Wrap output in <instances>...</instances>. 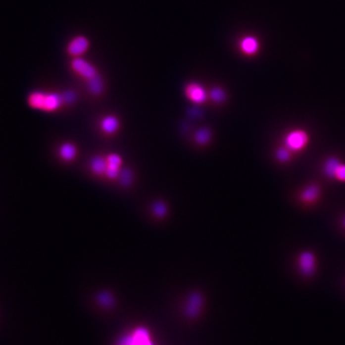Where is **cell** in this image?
<instances>
[{
  "mask_svg": "<svg viewBox=\"0 0 345 345\" xmlns=\"http://www.w3.org/2000/svg\"><path fill=\"white\" fill-rule=\"evenodd\" d=\"M27 103L31 108L45 112H54L60 109L64 104L63 96L56 92L34 91L27 98Z\"/></svg>",
  "mask_w": 345,
  "mask_h": 345,
  "instance_id": "obj_1",
  "label": "cell"
},
{
  "mask_svg": "<svg viewBox=\"0 0 345 345\" xmlns=\"http://www.w3.org/2000/svg\"><path fill=\"white\" fill-rule=\"evenodd\" d=\"M70 66L73 72H75L77 75L85 79L86 81H90L96 76L99 75L97 68L91 62L84 60L81 57L74 58L70 63Z\"/></svg>",
  "mask_w": 345,
  "mask_h": 345,
  "instance_id": "obj_2",
  "label": "cell"
},
{
  "mask_svg": "<svg viewBox=\"0 0 345 345\" xmlns=\"http://www.w3.org/2000/svg\"><path fill=\"white\" fill-rule=\"evenodd\" d=\"M185 97L197 105H201L205 103L209 97L208 93L204 88L197 83H190L185 87L184 90Z\"/></svg>",
  "mask_w": 345,
  "mask_h": 345,
  "instance_id": "obj_3",
  "label": "cell"
},
{
  "mask_svg": "<svg viewBox=\"0 0 345 345\" xmlns=\"http://www.w3.org/2000/svg\"><path fill=\"white\" fill-rule=\"evenodd\" d=\"M90 40L86 36H76L66 46V52L73 58H78L87 53L90 48Z\"/></svg>",
  "mask_w": 345,
  "mask_h": 345,
  "instance_id": "obj_4",
  "label": "cell"
},
{
  "mask_svg": "<svg viewBox=\"0 0 345 345\" xmlns=\"http://www.w3.org/2000/svg\"><path fill=\"white\" fill-rule=\"evenodd\" d=\"M308 141L309 137L306 132L302 130H296L286 136L285 144L288 149L296 151L305 148Z\"/></svg>",
  "mask_w": 345,
  "mask_h": 345,
  "instance_id": "obj_5",
  "label": "cell"
},
{
  "mask_svg": "<svg viewBox=\"0 0 345 345\" xmlns=\"http://www.w3.org/2000/svg\"><path fill=\"white\" fill-rule=\"evenodd\" d=\"M298 265L300 271L306 276L312 275L315 270V257L310 251H304L298 259Z\"/></svg>",
  "mask_w": 345,
  "mask_h": 345,
  "instance_id": "obj_6",
  "label": "cell"
},
{
  "mask_svg": "<svg viewBox=\"0 0 345 345\" xmlns=\"http://www.w3.org/2000/svg\"><path fill=\"white\" fill-rule=\"evenodd\" d=\"M100 127L101 130L106 135H113L118 131L120 127V122L115 115L109 114L102 119Z\"/></svg>",
  "mask_w": 345,
  "mask_h": 345,
  "instance_id": "obj_7",
  "label": "cell"
},
{
  "mask_svg": "<svg viewBox=\"0 0 345 345\" xmlns=\"http://www.w3.org/2000/svg\"><path fill=\"white\" fill-rule=\"evenodd\" d=\"M78 149L72 143H63L59 148V155L63 161H72L75 159Z\"/></svg>",
  "mask_w": 345,
  "mask_h": 345,
  "instance_id": "obj_8",
  "label": "cell"
},
{
  "mask_svg": "<svg viewBox=\"0 0 345 345\" xmlns=\"http://www.w3.org/2000/svg\"><path fill=\"white\" fill-rule=\"evenodd\" d=\"M134 345H153L150 341V334L146 328L138 327L132 334Z\"/></svg>",
  "mask_w": 345,
  "mask_h": 345,
  "instance_id": "obj_9",
  "label": "cell"
},
{
  "mask_svg": "<svg viewBox=\"0 0 345 345\" xmlns=\"http://www.w3.org/2000/svg\"><path fill=\"white\" fill-rule=\"evenodd\" d=\"M106 167H107L106 158H104L102 156H95L90 161V169L92 173L96 176L105 175Z\"/></svg>",
  "mask_w": 345,
  "mask_h": 345,
  "instance_id": "obj_10",
  "label": "cell"
},
{
  "mask_svg": "<svg viewBox=\"0 0 345 345\" xmlns=\"http://www.w3.org/2000/svg\"><path fill=\"white\" fill-rule=\"evenodd\" d=\"M201 296L198 294H193L187 303L186 313L190 316H195L198 314L200 306H201Z\"/></svg>",
  "mask_w": 345,
  "mask_h": 345,
  "instance_id": "obj_11",
  "label": "cell"
},
{
  "mask_svg": "<svg viewBox=\"0 0 345 345\" xmlns=\"http://www.w3.org/2000/svg\"><path fill=\"white\" fill-rule=\"evenodd\" d=\"M258 42L255 38L253 37H246L241 42V49L243 50L244 53L252 55L257 52L258 50Z\"/></svg>",
  "mask_w": 345,
  "mask_h": 345,
  "instance_id": "obj_12",
  "label": "cell"
},
{
  "mask_svg": "<svg viewBox=\"0 0 345 345\" xmlns=\"http://www.w3.org/2000/svg\"><path fill=\"white\" fill-rule=\"evenodd\" d=\"M88 84H89V90H90V93H92L95 96H99L100 94H102V92L104 90V83L102 81L101 76H96L92 80L88 81Z\"/></svg>",
  "mask_w": 345,
  "mask_h": 345,
  "instance_id": "obj_13",
  "label": "cell"
},
{
  "mask_svg": "<svg viewBox=\"0 0 345 345\" xmlns=\"http://www.w3.org/2000/svg\"><path fill=\"white\" fill-rule=\"evenodd\" d=\"M318 195H319V190H318L317 186L311 185L303 191V193L301 194V198H302V200H304L306 202H312L317 198Z\"/></svg>",
  "mask_w": 345,
  "mask_h": 345,
  "instance_id": "obj_14",
  "label": "cell"
},
{
  "mask_svg": "<svg viewBox=\"0 0 345 345\" xmlns=\"http://www.w3.org/2000/svg\"><path fill=\"white\" fill-rule=\"evenodd\" d=\"M211 139V132L207 128L199 129L195 134V141L198 145H205Z\"/></svg>",
  "mask_w": 345,
  "mask_h": 345,
  "instance_id": "obj_15",
  "label": "cell"
},
{
  "mask_svg": "<svg viewBox=\"0 0 345 345\" xmlns=\"http://www.w3.org/2000/svg\"><path fill=\"white\" fill-rule=\"evenodd\" d=\"M341 164L340 160L338 158H335V157H332L330 159H328L324 165V172L325 174L330 177V178H334L335 177V173H336V170L337 168L339 167V165Z\"/></svg>",
  "mask_w": 345,
  "mask_h": 345,
  "instance_id": "obj_16",
  "label": "cell"
},
{
  "mask_svg": "<svg viewBox=\"0 0 345 345\" xmlns=\"http://www.w3.org/2000/svg\"><path fill=\"white\" fill-rule=\"evenodd\" d=\"M209 97L215 103H223L225 100V92L221 88H215L211 90Z\"/></svg>",
  "mask_w": 345,
  "mask_h": 345,
  "instance_id": "obj_17",
  "label": "cell"
},
{
  "mask_svg": "<svg viewBox=\"0 0 345 345\" xmlns=\"http://www.w3.org/2000/svg\"><path fill=\"white\" fill-rule=\"evenodd\" d=\"M105 158H106V162H107V167L121 169L122 158H121L119 154H117V153H110Z\"/></svg>",
  "mask_w": 345,
  "mask_h": 345,
  "instance_id": "obj_18",
  "label": "cell"
},
{
  "mask_svg": "<svg viewBox=\"0 0 345 345\" xmlns=\"http://www.w3.org/2000/svg\"><path fill=\"white\" fill-rule=\"evenodd\" d=\"M152 211H153V213H154V215L156 217L163 218V217H165L166 214H167V207H166L165 204L162 201H157V202L154 203Z\"/></svg>",
  "mask_w": 345,
  "mask_h": 345,
  "instance_id": "obj_19",
  "label": "cell"
},
{
  "mask_svg": "<svg viewBox=\"0 0 345 345\" xmlns=\"http://www.w3.org/2000/svg\"><path fill=\"white\" fill-rule=\"evenodd\" d=\"M118 179L121 180V182H122L124 185H130L131 182H132V179H133L132 172H131L130 170H128V169H123V170H121Z\"/></svg>",
  "mask_w": 345,
  "mask_h": 345,
  "instance_id": "obj_20",
  "label": "cell"
},
{
  "mask_svg": "<svg viewBox=\"0 0 345 345\" xmlns=\"http://www.w3.org/2000/svg\"><path fill=\"white\" fill-rule=\"evenodd\" d=\"M99 302L104 305V306H110L112 303H113V300H112V297L106 294V293H103L99 296Z\"/></svg>",
  "mask_w": 345,
  "mask_h": 345,
  "instance_id": "obj_21",
  "label": "cell"
},
{
  "mask_svg": "<svg viewBox=\"0 0 345 345\" xmlns=\"http://www.w3.org/2000/svg\"><path fill=\"white\" fill-rule=\"evenodd\" d=\"M336 179H338L341 181H345V164H340L339 167L337 168L336 170V173H335V177Z\"/></svg>",
  "mask_w": 345,
  "mask_h": 345,
  "instance_id": "obj_22",
  "label": "cell"
},
{
  "mask_svg": "<svg viewBox=\"0 0 345 345\" xmlns=\"http://www.w3.org/2000/svg\"><path fill=\"white\" fill-rule=\"evenodd\" d=\"M277 158L280 160V161H287L290 159L291 157V154H290V151L287 150V149H279L277 150Z\"/></svg>",
  "mask_w": 345,
  "mask_h": 345,
  "instance_id": "obj_23",
  "label": "cell"
},
{
  "mask_svg": "<svg viewBox=\"0 0 345 345\" xmlns=\"http://www.w3.org/2000/svg\"><path fill=\"white\" fill-rule=\"evenodd\" d=\"M118 345H134L132 335H128V336L123 337L121 339L120 342L118 343Z\"/></svg>",
  "mask_w": 345,
  "mask_h": 345,
  "instance_id": "obj_24",
  "label": "cell"
},
{
  "mask_svg": "<svg viewBox=\"0 0 345 345\" xmlns=\"http://www.w3.org/2000/svg\"><path fill=\"white\" fill-rule=\"evenodd\" d=\"M344 225H345V220H344Z\"/></svg>",
  "mask_w": 345,
  "mask_h": 345,
  "instance_id": "obj_25",
  "label": "cell"
}]
</instances>
